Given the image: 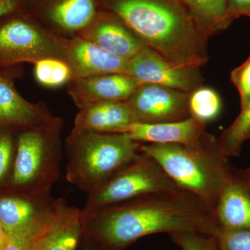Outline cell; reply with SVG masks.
<instances>
[{
    "label": "cell",
    "mask_w": 250,
    "mask_h": 250,
    "mask_svg": "<svg viewBox=\"0 0 250 250\" xmlns=\"http://www.w3.org/2000/svg\"><path fill=\"white\" fill-rule=\"evenodd\" d=\"M83 233L102 250H123L154 233L195 231L215 235L213 213L195 194L177 187L126 201L82 210Z\"/></svg>",
    "instance_id": "cell-1"
},
{
    "label": "cell",
    "mask_w": 250,
    "mask_h": 250,
    "mask_svg": "<svg viewBox=\"0 0 250 250\" xmlns=\"http://www.w3.org/2000/svg\"><path fill=\"white\" fill-rule=\"evenodd\" d=\"M147 46L179 65L200 67L208 60L209 36L182 0H98Z\"/></svg>",
    "instance_id": "cell-2"
},
{
    "label": "cell",
    "mask_w": 250,
    "mask_h": 250,
    "mask_svg": "<svg viewBox=\"0 0 250 250\" xmlns=\"http://www.w3.org/2000/svg\"><path fill=\"white\" fill-rule=\"evenodd\" d=\"M140 150L154 158L177 187L195 194L213 213L233 167L213 135L194 146L142 143Z\"/></svg>",
    "instance_id": "cell-3"
},
{
    "label": "cell",
    "mask_w": 250,
    "mask_h": 250,
    "mask_svg": "<svg viewBox=\"0 0 250 250\" xmlns=\"http://www.w3.org/2000/svg\"><path fill=\"white\" fill-rule=\"evenodd\" d=\"M63 121L51 116L18 129L14 169L9 185L15 191L49 195L60 176Z\"/></svg>",
    "instance_id": "cell-4"
},
{
    "label": "cell",
    "mask_w": 250,
    "mask_h": 250,
    "mask_svg": "<svg viewBox=\"0 0 250 250\" xmlns=\"http://www.w3.org/2000/svg\"><path fill=\"white\" fill-rule=\"evenodd\" d=\"M141 145L126 133L72 129L65 141V179L90 193L134 157Z\"/></svg>",
    "instance_id": "cell-5"
},
{
    "label": "cell",
    "mask_w": 250,
    "mask_h": 250,
    "mask_svg": "<svg viewBox=\"0 0 250 250\" xmlns=\"http://www.w3.org/2000/svg\"><path fill=\"white\" fill-rule=\"evenodd\" d=\"M178 187L160 164L140 152L88 194L83 209L126 201L149 192Z\"/></svg>",
    "instance_id": "cell-6"
},
{
    "label": "cell",
    "mask_w": 250,
    "mask_h": 250,
    "mask_svg": "<svg viewBox=\"0 0 250 250\" xmlns=\"http://www.w3.org/2000/svg\"><path fill=\"white\" fill-rule=\"evenodd\" d=\"M61 57L60 36L15 11L0 21V67Z\"/></svg>",
    "instance_id": "cell-7"
},
{
    "label": "cell",
    "mask_w": 250,
    "mask_h": 250,
    "mask_svg": "<svg viewBox=\"0 0 250 250\" xmlns=\"http://www.w3.org/2000/svg\"><path fill=\"white\" fill-rule=\"evenodd\" d=\"M190 93L154 83H142L126 101L131 123H175L190 118Z\"/></svg>",
    "instance_id": "cell-8"
},
{
    "label": "cell",
    "mask_w": 250,
    "mask_h": 250,
    "mask_svg": "<svg viewBox=\"0 0 250 250\" xmlns=\"http://www.w3.org/2000/svg\"><path fill=\"white\" fill-rule=\"evenodd\" d=\"M128 75L141 83H154L187 93L202 86L204 82L200 67L174 64L146 45L129 59Z\"/></svg>",
    "instance_id": "cell-9"
},
{
    "label": "cell",
    "mask_w": 250,
    "mask_h": 250,
    "mask_svg": "<svg viewBox=\"0 0 250 250\" xmlns=\"http://www.w3.org/2000/svg\"><path fill=\"white\" fill-rule=\"evenodd\" d=\"M61 57L72 72V79L111 73L128 74L129 59L100 48L80 36L62 38Z\"/></svg>",
    "instance_id": "cell-10"
},
{
    "label": "cell",
    "mask_w": 250,
    "mask_h": 250,
    "mask_svg": "<svg viewBox=\"0 0 250 250\" xmlns=\"http://www.w3.org/2000/svg\"><path fill=\"white\" fill-rule=\"evenodd\" d=\"M22 73V65L0 67V129H18L52 116L45 104L29 103L18 93L15 82Z\"/></svg>",
    "instance_id": "cell-11"
},
{
    "label": "cell",
    "mask_w": 250,
    "mask_h": 250,
    "mask_svg": "<svg viewBox=\"0 0 250 250\" xmlns=\"http://www.w3.org/2000/svg\"><path fill=\"white\" fill-rule=\"evenodd\" d=\"M218 228L250 231V169L232 167L213 210Z\"/></svg>",
    "instance_id": "cell-12"
},
{
    "label": "cell",
    "mask_w": 250,
    "mask_h": 250,
    "mask_svg": "<svg viewBox=\"0 0 250 250\" xmlns=\"http://www.w3.org/2000/svg\"><path fill=\"white\" fill-rule=\"evenodd\" d=\"M67 91L80 109L104 102H126L142 84L126 73H111L72 79Z\"/></svg>",
    "instance_id": "cell-13"
},
{
    "label": "cell",
    "mask_w": 250,
    "mask_h": 250,
    "mask_svg": "<svg viewBox=\"0 0 250 250\" xmlns=\"http://www.w3.org/2000/svg\"><path fill=\"white\" fill-rule=\"evenodd\" d=\"M57 199L15 191L0 195V221L8 235L24 230L50 218L55 213Z\"/></svg>",
    "instance_id": "cell-14"
},
{
    "label": "cell",
    "mask_w": 250,
    "mask_h": 250,
    "mask_svg": "<svg viewBox=\"0 0 250 250\" xmlns=\"http://www.w3.org/2000/svg\"><path fill=\"white\" fill-rule=\"evenodd\" d=\"M77 36L109 53L126 59L132 58L145 46L119 18L101 9H99L89 25Z\"/></svg>",
    "instance_id": "cell-15"
},
{
    "label": "cell",
    "mask_w": 250,
    "mask_h": 250,
    "mask_svg": "<svg viewBox=\"0 0 250 250\" xmlns=\"http://www.w3.org/2000/svg\"><path fill=\"white\" fill-rule=\"evenodd\" d=\"M206 126L205 123L190 117L175 123H131L120 133H126L131 139L141 143H179L194 146L209 134Z\"/></svg>",
    "instance_id": "cell-16"
},
{
    "label": "cell",
    "mask_w": 250,
    "mask_h": 250,
    "mask_svg": "<svg viewBox=\"0 0 250 250\" xmlns=\"http://www.w3.org/2000/svg\"><path fill=\"white\" fill-rule=\"evenodd\" d=\"M131 123V114L126 102H104L80 108L72 129L120 133Z\"/></svg>",
    "instance_id": "cell-17"
},
{
    "label": "cell",
    "mask_w": 250,
    "mask_h": 250,
    "mask_svg": "<svg viewBox=\"0 0 250 250\" xmlns=\"http://www.w3.org/2000/svg\"><path fill=\"white\" fill-rule=\"evenodd\" d=\"M83 234L82 210L57 198L53 222L39 250H77Z\"/></svg>",
    "instance_id": "cell-18"
},
{
    "label": "cell",
    "mask_w": 250,
    "mask_h": 250,
    "mask_svg": "<svg viewBox=\"0 0 250 250\" xmlns=\"http://www.w3.org/2000/svg\"><path fill=\"white\" fill-rule=\"evenodd\" d=\"M199 27L209 37L232 22L228 16V0H182Z\"/></svg>",
    "instance_id": "cell-19"
},
{
    "label": "cell",
    "mask_w": 250,
    "mask_h": 250,
    "mask_svg": "<svg viewBox=\"0 0 250 250\" xmlns=\"http://www.w3.org/2000/svg\"><path fill=\"white\" fill-rule=\"evenodd\" d=\"M241 110L235 121L218 139L222 151L228 157L241 156L242 147L250 128V100Z\"/></svg>",
    "instance_id": "cell-20"
},
{
    "label": "cell",
    "mask_w": 250,
    "mask_h": 250,
    "mask_svg": "<svg viewBox=\"0 0 250 250\" xmlns=\"http://www.w3.org/2000/svg\"><path fill=\"white\" fill-rule=\"evenodd\" d=\"M188 106L190 117L207 124L220 114L221 98L213 88L202 85L190 93Z\"/></svg>",
    "instance_id": "cell-21"
},
{
    "label": "cell",
    "mask_w": 250,
    "mask_h": 250,
    "mask_svg": "<svg viewBox=\"0 0 250 250\" xmlns=\"http://www.w3.org/2000/svg\"><path fill=\"white\" fill-rule=\"evenodd\" d=\"M34 77L39 84L47 88H57L67 84L72 79V72L66 62L49 57L34 63Z\"/></svg>",
    "instance_id": "cell-22"
},
{
    "label": "cell",
    "mask_w": 250,
    "mask_h": 250,
    "mask_svg": "<svg viewBox=\"0 0 250 250\" xmlns=\"http://www.w3.org/2000/svg\"><path fill=\"white\" fill-rule=\"evenodd\" d=\"M55 213L27 229L8 235L7 241L0 250H39L51 228Z\"/></svg>",
    "instance_id": "cell-23"
},
{
    "label": "cell",
    "mask_w": 250,
    "mask_h": 250,
    "mask_svg": "<svg viewBox=\"0 0 250 250\" xmlns=\"http://www.w3.org/2000/svg\"><path fill=\"white\" fill-rule=\"evenodd\" d=\"M70 0H15L16 11L44 25L66 6Z\"/></svg>",
    "instance_id": "cell-24"
},
{
    "label": "cell",
    "mask_w": 250,
    "mask_h": 250,
    "mask_svg": "<svg viewBox=\"0 0 250 250\" xmlns=\"http://www.w3.org/2000/svg\"><path fill=\"white\" fill-rule=\"evenodd\" d=\"M14 128L0 129V187L9 184L16 152L17 134ZM18 132V131H17Z\"/></svg>",
    "instance_id": "cell-25"
},
{
    "label": "cell",
    "mask_w": 250,
    "mask_h": 250,
    "mask_svg": "<svg viewBox=\"0 0 250 250\" xmlns=\"http://www.w3.org/2000/svg\"><path fill=\"white\" fill-rule=\"evenodd\" d=\"M171 240L181 250H220L214 235L179 231L169 234Z\"/></svg>",
    "instance_id": "cell-26"
},
{
    "label": "cell",
    "mask_w": 250,
    "mask_h": 250,
    "mask_svg": "<svg viewBox=\"0 0 250 250\" xmlns=\"http://www.w3.org/2000/svg\"><path fill=\"white\" fill-rule=\"evenodd\" d=\"M214 236L220 250H250V231L218 228Z\"/></svg>",
    "instance_id": "cell-27"
},
{
    "label": "cell",
    "mask_w": 250,
    "mask_h": 250,
    "mask_svg": "<svg viewBox=\"0 0 250 250\" xmlns=\"http://www.w3.org/2000/svg\"><path fill=\"white\" fill-rule=\"evenodd\" d=\"M231 81L240 96L241 108L250 100V55L246 62L231 72Z\"/></svg>",
    "instance_id": "cell-28"
},
{
    "label": "cell",
    "mask_w": 250,
    "mask_h": 250,
    "mask_svg": "<svg viewBox=\"0 0 250 250\" xmlns=\"http://www.w3.org/2000/svg\"><path fill=\"white\" fill-rule=\"evenodd\" d=\"M228 13L231 22L241 16L250 18V0H228Z\"/></svg>",
    "instance_id": "cell-29"
},
{
    "label": "cell",
    "mask_w": 250,
    "mask_h": 250,
    "mask_svg": "<svg viewBox=\"0 0 250 250\" xmlns=\"http://www.w3.org/2000/svg\"><path fill=\"white\" fill-rule=\"evenodd\" d=\"M16 9L15 0H0V21Z\"/></svg>",
    "instance_id": "cell-30"
},
{
    "label": "cell",
    "mask_w": 250,
    "mask_h": 250,
    "mask_svg": "<svg viewBox=\"0 0 250 250\" xmlns=\"http://www.w3.org/2000/svg\"><path fill=\"white\" fill-rule=\"evenodd\" d=\"M8 234L3 226L2 223L0 221V249L2 248L6 241H7Z\"/></svg>",
    "instance_id": "cell-31"
},
{
    "label": "cell",
    "mask_w": 250,
    "mask_h": 250,
    "mask_svg": "<svg viewBox=\"0 0 250 250\" xmlns=\"http://www.w3.org/2000/svg\"><path fill=\"white\" fill-rule=\"evenodd\" d=\"M83 250H96L94 249L93 246H90V244H86V246H85L84 249Z\"/></svg>",
    "instance_id": "cell-32"
},
{
    "label": "cell",
    "mask_w": 250,
    "mask_h": 250,
    "mask_svg": "<svg viewBox=\"0 0 250 250\" xmlns=\"http://www.w3.org/2000/svg\"><path fill=\"white\" fill-rule=\"evenodd\" d=\"M250 139V128L246 136V140Z\"/></svg>",
    "instance_id": "cell-33"
},
{
    "label": "cell",
    "mask_w": 250,
    "mask_h": 250,
    "mask_svg": "<svg viewBox=\"0 0 250 250\" xmlns=\"http://www.w3.org/2000/svg\"></svg>",
    "instance_id": "cell-34"
}]
</instances>
